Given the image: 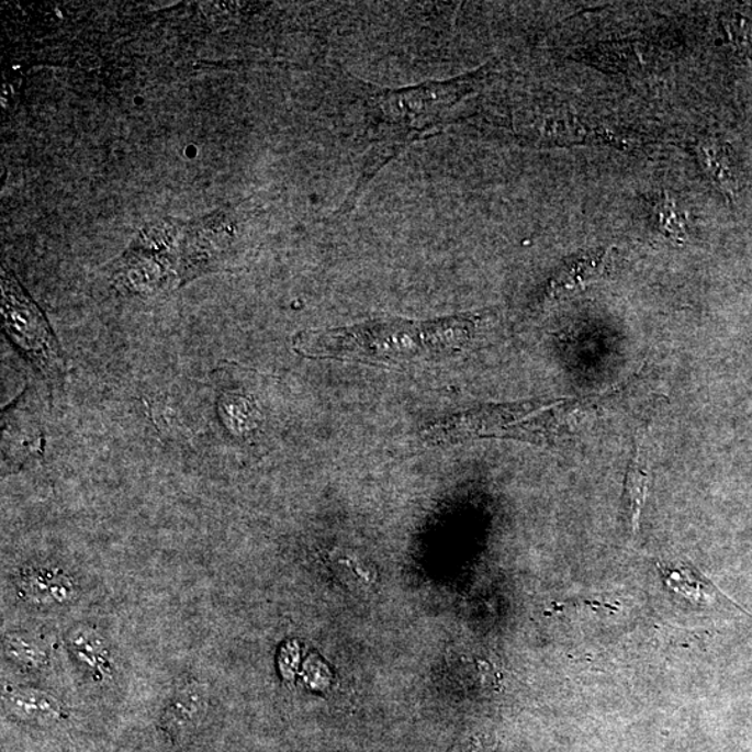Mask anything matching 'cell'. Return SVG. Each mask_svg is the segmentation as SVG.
I'll return each mask as SVG.
<instances>
[{"instance_id": "cell-1", "label": "cell", "mask_w": 752, "mask_h": 752, "mask_svg": "<svg viewBox=\"0 0 752 752\" xmlns=\"http://www.w3.org/2000/svg\"><path fill=\"white\" fill-rule=\"evenodd\" d=\"M494 79L491 65L446 80H430L402 88H378L357 82L359 91L360 178L347 195L340 214L355 209L367 186L381 169L419 139L474 119L475 101Z\"/></svg>"}, {"instance_id": "cell-2", "label": "cell", "mask_w": 752, "mask_h": 752, "mask_svg": "<svg viewBox=\"0 0 752 752\" xmlns=\"http://www.w3.org/2000/svg\"><path fill=\"white\" fill-rule=\"evenodd\" d=\"M484 319V315L471 313L433 321H370L344 328L300 332L293 347L308 359L408 364L463 352L473 345Z\"/></svg>"}, {"instance_id": "cell-3", "label": "cell", "mask_w": 752, "mask_h": 752, "mask_svg": "<svg viewBox=\"0 0 752 752\" xmlns=\"http://www.w3.org/2000/svg\"><path fill=\"white\" fill-rule=\"evenodd\" d=\"M3 329L8 339L52 388L64 386V349L43 310L9 268H2Z\"/></svg>"}, {"instance_id": "cell-4", "label": "cell", "mask_w": 752, "mask_h": 752, "mask_svg": "<svg viewBox=\"0 0 752 752\" xmlns=\"http://www.w3.org/2000/svg\"><path fill=\"white\" fill-rule=\"evenodd\" d=\"M30 391H25L12 406L3 409V463L22 465L43 451L44 433L36 418Z\"/></svg>"}, {"instance_id": "cell-5", "label": "cell", "mask_w": 752, "mask_h": 752, "mask_svg": "<svg viewBox=\"0 0 752 752\" xmlns=\"http://www.w3.org/2000/svg\"><path fill=\"white\" fill-rule=\"evenodd\" d=\"M210 708V688L205 683L191 682L175 694L159 719V728L172 743L193 733Z\"/></svg>"}, {"instance_id": "cell-6", "label": "cell", "mask_w": 752, "mask_h": 752, "mask_svg": "<svg viewBox=\"0 0 752 752\" xmlns=\"http://www.w3.org/2000/svg\"><path fill=\"white\" fill-rule=\"evenodd\" d=\"M610 261L611 248H599V250L569 258L549 280V298L577 292L590 287L591 283L598 282L608 272Z\"/></svg>"}, {"instance_id": "cell-7", "label": "cell", "mask_w": 752, "mask_h": 752, "mask_svg": "<svg viewBox=\"0 0 752 752\" xmlns=\"http://www.w3.org/2000/svg\"><path fill=\"white\" fill-rule=\"evenodd\" d=\"M699 165L726 199L733 200L740 190L738 165L728 144L717 138H704L695 148Z\"/></svg>"}, {"instance_id": "cell-8", "label": "cell", "mask_w": 752, "mask_h": 752, "mask_svg": "<svg viewBox=\"0 0 752 752\" xmlns=\"http://www.w3.org/2000/svg\"><path fill=\"white\" fill-rule=\"evenodd\" d=\"M4 707L13 717L25 722L50 723L66 717L65 705L38 688L8 687Z\"/></svg>"}, {"instance_id": "cell-9", "label": "cell", "mask_w": 752, "mask_h": 752, "mask_svg": "<svg viewBox=\"0 0 752 752\" xmlns=\"http://www.w3.org/2000/svg\"><path fill=\"white\" fill-rule=\"evenodd\" d=\"M650 469H648V464L642 459L641 450L637 446L632 451L629 469H627L624 496H621L625 523L631 534L637 532L642 506H644L648 491H650Z\"/></svg>"}, {"instance_id": "cell-10", "label": "cell", "mask_w": 752, "mask_h": 752, "mask_svg": "<svg viewBox=\"0 0 752 752\" xmlns=\"http://www.w3.org/2000/svg\"><path fill=\"white\" fill-rule=\"evenodd\" d=\"M22 588L36 604L61 605L75 598L76 585L70 577L55 570H33L22 580Z\"/></svg>"}, {"instance_id": "cell-11", "label": "cell", "mask_w": 752, "mask_h": 752, "mask_svg": "<svg viewBox=\"0 0 752 752\" xmlns=\"http://www.w3.org/2000/svg\"><path fill=\"white\" fill-rule=\"evenodd\" d=\"M658 566L661 569L666 587L673 591V593L694 602V604L712 602L715 596L722 595L692 564L660 563Z\"/></svg>"}, {"instance_id": "cell-12", "label": "cell", "mask_w": 752, "mask_h": 752, "mask_svg": "<svg viewBox=\"0 0 752 752\" xmlns=\"http://www.w3.org/2000/svg\"><path fill=\"white\" fill-rule=\"evenodd\" d=\"M217 406H220L221 417L227 429L237 435L252 433L257 424L258 412L250 399L227 391L221 394Z\"/></svg>"}, {"instance_id": "cell-13", "label": "cell", "mask_w": 752, "mask_h": 752, "mask_svg": "<svg viewBox=\"0 0 752 752\" xmlns=\"http://www.w3.org/2000/svg\"><path fill=\"white\" fill-rule=\"evenodd\" d=\"M3 650L10 661L29 671H40L48 665V653L45 648L29 635L9 632L4 637Z\"/></svg>"}, {"instance_id": "cell-14", "label": "cell", "mask_w": 752, "mask_h": 752, "mask_svg": "<svg viewBox=\"0 0 752 752\" xmlns=\"http://www.w3.org/2000/svg\"><path fill=\"white\" fill-rule=\"evenodd\" d=\"M656 226L660 232L674 243L683 244L687 240V215L678 209L676 200L665 191L655 206Z\"/></svg>"}, {"instance_id": "cell-15", "label": "cell", "mask_w": 752, "mask_h": 752, "mask_svg": "<svg viewBox=\"0 0 752 752\" xmlns=\"http://www.w3.org/2000/svg\"><path fill=\"white\" fill-rule=\"evenodd\" d=\"M97 632H76L75 638L71 637V648L77 655L82 658V661L91 665L93 661H101L106 648L103 646L101 638L96 636Z\"/></svg>"}]
</instances>
